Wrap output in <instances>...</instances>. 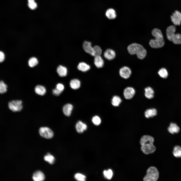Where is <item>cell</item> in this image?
<instances>
[{
    "mask_svg": "<svg viewBox=\"0 0 181 181\" xmlns=\"http://www.w3.org/2000/svg\"><path fill=\"white\" fill-rule=\"evenodd\" d=\"M44 159L51 164H53L55 160L54 157L49 153H48L47 155L44 156Z\"/></svg>",
    "mask_w": 181,
    "mask_h": 181,
    "instance_id": "f546056e",
    "label": "cell"
},
{
    "mask_svg": "<svg viewBox=\"0 0 181 181\" xmlns=\"http://www.w3.org/2000/svg\"><path fill=\"white\" fill-rule=\"evenodd\" d=\"M86 125L81 121H78L76 123L75 128L77 131L79 133H82L87 128Z\"/></svg>",
    "mask_w": 181,
    "mask_h": 181,
    "instance_id": "7c38bea8",
    "label": "cell"
},
{
    "mask_svg": "<svg viewBox=\"0 0 181 181\" xmlns=\"http://www.w3.org/2000/svg\"><path fill=\"white\" fill-rule=\"evenodd\" d=\"M122 101L120 97L117 96H114L112 99L111 103L114 106H118Z\"/></svg>",
    "mask_w": 181,
    "mask_h": 181,
    "instance_id": "d4e9b609",
    "label": "cell"
},
{
    "mask_svg": "<svg viewBox=\"0 0 181 181\" xmlns=\"http://www.w3.org/2000/svg\"><path fill=\"white\" fill-rule=\"evenodd\" d=\"M104 55L106 59L109 60H111L115 58L116 54L113 50L111 49H108L104 52Z\"/></svg>",
    "mask_w": 181,
    "mask_h": 181,
    "instance_id": "4fadbf2b",
    "label": "cell"
},
{
    "mask_svg": "<svg viewBox=\"0 0 181 181\" xmlns=\"http://www.w3.org/2000/svg\"><path fill=\"white\" fill-rule=\"evenodd\" d=\"M5 59V55L1 51L0 52V62H3Z\"/></svg>",
    "mask_w": 181,
    "mask_h": 181,
    "instance_id": "60d3db41",
    "label": "cell"
},
{
    "mask_svg": "<svg viewBox=\"0 0 181 181\" xmlns=\"http://www.w3.org/2000/svg\"><path fill=\"white\" fill-rule=\"evenodd\" d=\"M7 86L2 81L0 82V93L3 94L5 93L7 91Z\"/></svg>",
    "mask_w": 181,
    "mask_h": 181,
    "instance_id": "8d00e7d4",
    "label": "cell"
},
{
    "mask_svg": "<svg viewBox=\"0 0 181 181\" xmlns=\"http://www.w3.org/2000/svg\"><path fill=\"white\" fill-rule=\"evenodd\" d=\"M73 106L70 104H67L63 107V111L65 115L69 116L71 115L73 109Z\"/></svg>",
    "mask_w": 181,
    "mask_h": 181,
    "instance_id": "9a60e30c",
    "label": "cell"
},
{
    "mask_svg": "<svg viewBox=\"0 0 181 181\" xmlns=\"http://www.w3.org/2000/svg\"><path fill=\"white\" fill-rule=\"evenodd\" d=\"M131 71L128 67L124 66L121 68L119 70V73L120 76L124 79H127L130 76L131 74Z\"/></svg>",
    "mask_w": 181,
    "mask_h": 181,
    "instance_id": "ba28073f",
    "label": "cell"
},
{
    "mask_svg": "<svg viewBox=\"0 0 181 181\" xmlns=\"http://www.w3.org/2000/svg\"><path fill=\"white\" fill-rule=\"evenodd\" d=\"M157 110L155 108H152L147 110L145 112V116L147 118L152 117L157 114Z\"/></svg>",
    "mask_w": 181,
    "mask_h": 181,
    "instance_id": "ac0fdd59",
    "label": "cell"
},
{
    "mask_svg": "<svg viewBox=\"0 0 181 181\" xmlns=\"http://www.w3.org/2000/svg\"><path fill=\"white\" fill-rule=\"evenodd\" d=\"M172 41L174 44H181V34L179 33L175 34Z\"/></svg>",
    "mask_w": 181,
    "mask_h": 181,
    "instance_id": "f1b7e54d",
    "label": "cell"
},
{
    "mask_svg": "<svg viewBox=\"0 0 181 181\" xmlns=\"http://www.w3.org/2000/svg\"><path fill=\"white\" fill-rule=\"evenodd\" d=\"M83 47L85 52L92 56H95L94 49L93 47L92 46L90 42L86 41H85L83 44Z\"/></svg>",
    "mask_w": 181,
    "mask_h": 181,
    "instance_id": "9c48e42d",
    "label": "cell"
},
{
    "mask_svg": "<svg viewBox=\"0 0 181 181\" xmlns=\"http://www.w3.org/2000/svg\"><path fill=\"white\" fill-rule=\"evenodd\" d=\"M28 7L31 9L34 10L37 8V4L34 2V0H28Z\"/></svg>",
    "mask_w": 181,
    "mask_h": 181,
    "instance_id": "d590c367",
    "label": "cell"
},
{
    "mask_svg": "<svg viewBox=\"0 0 181 181\" xmlns=\"http://www.w3.org/2000/svg\"><path fill=\"white\" fill-rule=\"evenodd\" d=\"M22 103L21 100H12L9 102L8 107L13 112L19 111L22 108Z\"/></svg>",
    "mask_w": 181,
    "mask_h": 181,
    "instance_id": "3957f363",
    "label": "cell"
},
{
    "mask_svg": "<svg viewBox=\"0 0 181 181\" xmlns=\"http://www.w3.org/2000/svg\"><path fill=\"white\" fill-rule=\"evenodd\" d=\"M154 141L153 137L149 135H144L141 137L140 141L141 149L144 153L148 154L155 151L156 148L153 144Z\"/></svg>",
    "mask_w": 181,
    "mask_h": 181,
    "instance_id": "6da1fadb",
    "label": "cell"
},
{
    "mask_svg": "<svg viewBox=\"0 0 181 181\" xmlns=\"http://www.w3.org/2000/svg\"><path fill=\"white\" fill-rule=\"evenodd\" d=\"M39 132L41 136L47 139L52 138L54 135L52 131L47 127H40L39 129Z\"/></svg>",
    "mask_w": 181,
    "mask_h": 181,
    "instance_id": "277c9868",
    "label": "cell"
},
{
    "mask_svg": "<svg viewBox=\"0 0 181 181\" xmlns=\"http://www.w3.org/2000/svg\"><path fill=\"white\" fill-rule=\"evenodd\" d=\"M94 64L98 68L102 67L104 64V61L100 56L95 57Z\"/></svg>",
    "mask_w": 181,
    "mask_h": 181,
    "instance_id": "d6986e66",
    "label": "cell"
},
{
    "mask_svg": "<svg viewBox=\"0 0 181 181\" xmlns=\"http://www.w3.org/2000/svg\"><path fill=\"white\" fill-rule=\"evenodd\" d=\"M35 91L38 95L41 96L44 95L46 92L45 87L42 85H37L35 88Z\"/></svg>",
    "mask_w": 181,
    "mask_h": 181,
    "instance_id": "44dd1931",
    "label": "cell"
},
{
    "mask_svg": "<svg viewBox=\"0 0 181 181\" xmlns=\"http://www.w3.org/2000/svg\"><path fill=\"white\" fill-rule=\"evenodd\" d=\"M152 33L155 38H163L161 31L158 29L155 28L152 31Z\"/></svg>",
    "mask_w": 181,
    "mask_h": 181,
    "instance_id": "484cf974",
    "label": "cell"
},
{
    "mask_svg": "<svg viewBox=\"0 0 181 181\" xmlns=\"http://www.w3.org/2000/svg\"><path fill=\"white\" fill-rule=\"evenodd\" d=\"M147 51L144 48L136 54L138 58L140 59H143L146 56Z\"/></svg>",
    "mask_w": 181,
    "mask_h": 181,
    "instance_id": "4dcf8cb0",
    "label": "cell"
},
{
    "mask_svg": "<svg viewBox=\"0 0 181 181\" xmlns=\"http://www.w3.org/2000/svg\"><path fill=\"white\" fill-rule=\"evenodd\" d=\"M32 178L35 181H41L44 179L45 177L44 174L40 171H37L34 172Z\"/></svg>",
    "mask_w": 181,
    "mask_h": 181,
    "instance_id": "5bb4252c",
    "label": "cell"
},
{
    "mask_svg": "<svg viewBox=\"0 0 181 181\" xmlns=\"http://www.w3.org/2000/svg\"><path fill=\"white\" fill-rule=\"evenodd\" d=\"M62 93V92L60 91L56 88L53 90V94L56 96H59Z\"/></svg>",
    "mask_w": 181,
    "mask_h": 181,
    "instance_id": "ab89813d",
    "label": "cell"
},
{
    "mask_svg": "<svg viewBox=\"0 0 181 181\" xmlns=\"http://www.w3.org/2000/svg\"><path fill=\"white\" fill-rule=\"evenodd\" d=\"M57 71L60 77L65 76L67 74V69L63 66L59 65L57 68Z\"/></svg>",
    "mask_w": 181,
    "mask_h": 181,
    "instance_id": "e0dca14e",
    "label": "cell"
},
{
    "mask_svg": "<svg viewBox=\"0 0 181 181\" xmlns=\"http://www.w3.org/2000/svg\"><path fill=\"white\" fill-rule=\"evenodd\" d=\"M144 48L143 46L140 44L133 43L129 45L127 48L128 52L131 55L137 54Z\"/></svg>",
    "mask_w": 181,
    "mask_h": 181,
    "instance_id": "5b68a950",
    "label": "cell"
},
{
    "mask_svg": "<svg viewBox=\"0 0 181 181\" xmlns=\"http://www.w3.org/2000/svg\"><path fill=\"white\" fill-rule=\"evenodd\" d=\"M159 177V173L157 168L151 166L147 170V174L143 178L144 181H156Z\"/></svg>",
    "mask_w": 181,
    "mask_h": 181,
    "instance_id": "7a4b0ae2",
    "label": "cell"
},
{
    "mask_svg": "<svg viewBox=\"0 0 181 181\" xmlns=\"http://www.w3.org/2000/svg\"><path fill=\"white\" fill-rule=\"evenodd\" d=\"M81 83L80 81L77 79H73L71 80L70 82L71 87L74 89L79 88L80 86Z\"/></svg>",
    "mask_w": 181,
    "mask_h": 181,
    "instance_id": "603a6c76",
    "label": "cell"
},
{
    "mask_svg": "<svg viewBox=\"0 0 181 181\" xmlns=\"http://www.w3.org/2000/svg\"><path fill=\"white\" fill-rule=\"evenodd\" d=\"M171 20L174 25H179L181 24V13L175 11L171 16Z\"/></svg>",
    "mask_w": 181,
    "mask_h": 181,
    "instance_id": "52a82bcc",
    "label": "cell"
},
{
    "mask_svg": "<svg viewBox=\"0 0 181 181\" xmlns=\"http://www.w3.org/2000/svg\"><path fill=\"white\" fill-rule=\"evenodd\" d=\"M176 28L173 25H170L168 26L166 30V34L168 39L170 41L172 39L175 34Z\"/></svg>",
    "mask_w": 181,
    "mask_h": 181,
    "instance_id": "8fae6325",
    "label": "cell"
},
{
    "mask_svg": "<svg viewBox=\"0 0 181 181\" xmlns=\"http://www.w3.org/2000/svg\"><path fill=\"white\" fill-rule=\"evenodd\" d=\"M168 130L169 133L173 134L178 132L180 130V128L176 124L171 123L168 127Z\"/></svg>",
    "mask_w": 181,
    "mask_h": 181,
    "instance_id": "2e32d148",
    "label": "cell"
},
{
    "mask_svg": "<svg viewBox=\"0 0 181 181\" xmlns=\"http://www.w3.org/2000/svg\"><path fill=\"white\" fill-rule=\"evenodd\" d=\"M90 68L89 65L84 62L80 63L77 66V68L79 70L84 72L88 70Z\"/></svg>",
    "mask_w": 181,
    "mask_h": 181,
    "instance_id": "cb8c5ba5",
    "label": "cell"
},
{
    "mask_svg": "<svg viewBox=\"0 0 181 181\" xmlns=\"http://www.w3.org/2000/svg\"><path fill=\"white\" fill-rule=\"evenodd\" d=\"M28 65L29 67H32L36 65L38 63V61L36 58L31 57L30 58L28 61Z\"/></svg>",
    "mask_w": 181,
    "mask_h": 181,
    "instance_id": "d6a6232c",
    "label": "cell"
},
{
    "mask_svg": "<svg viewBox=\"0 0 181 181\" xmlns=\"http://www.w3.org/2000/svg\"><path fill=\"white\" fill-rule=\"evenodd\" d=\"M93 48L95 53L94 57L100 56L102 52V50L101 48L99 46H95L93 47Z\"/></svg>",
    "mask_w": 181,
    "mask_h": 181,
    "instance_id": "74e56055",
    "label": "cell"
},
{
    "mask_svg": "<svg viewBox=\"0 0 181 181\" xmlns=\"http://www.w3.org/2000/svg\"><path fill=\"white\" fill-rule=\"evenodd\" d=\"M74 177L77 180L79 181H85L86 178L85 175L79 173H76Z\"/></svg>",
    "mask_w": 181,
    "mask_h": 181,
    "instance_id": "836d02e7",
    "label": "cell"
},
{
    "mask_svg": "<svg viewBox=\"0 0 181 181\" xmlns=\"http://www.w3.org/2000/svg\"><path fill=\"white\" fill-rule=\"evenodd\" d=\"M106 17L110 19H115L116 17L115 11L113 9L109 8L107 10L105 13Z\"/></svg>",
    "mask_w": 181,
    "mask_h": 181,
    "instance_id": "ffe728a7",
    "label": "cell"
},
{
    "mask_svg": "<svg viewBox=\"0 0 181 181\" xmlns=\"http://www.w3.org/2000/svg\"><path fill=\"white\" fill-rule=\"evenodd\" d=\"M145 96L149 99L152 98L154 97V92L153 89L150 87H148L145 89Z\"/></svg>",
    "mask_w": 181,
    "mask_h": 181,
    "instance_id": "7402d4cb",
    "label": "cell"
},
{
    "mask_svg": "<svg viewBox=\"0 0 181 181\" xmlns=\"http://www.w3.org/2000/svg\"><path fill=\"white\" fill-rule=\"evenodd\" d=\"M56 88L62 92L64 89V86L62 84L59 83L56 85Z\"/></svg>",
    "mask_w": 181,
    "mask_h": 181,
    "instance_id": "f35d334b",
    "label": "cell"
},
{
    "mask_svg": "<svg viewBox=\"0 0 181 181\" xmlns=\"http://www.w3.org/2000/svg\"><path fill=\"white\" fill-rule=\"evenodd\" d=\"M150 46L153 48H158L163 47L164 44L163 38H155L150 40L149 42Z\"/></svg>",
    "mask_w": 181,
    "mask_h": 181,
    "instance_id": "8992f818",
    "label": "cell"
},
{
    "mask_svg": "<svg viewBox=\"0 0 181 181\" xmlns=\"http://www.w3.org/2000/svg\"><path fill=\"white\" fill-rule=\"evenodd\" d=\"M159 76L162 78H165L167 77L168 73L166 69L164 68H162L160 69L158 72Z\"/></svg>",
    "mask_w": 181,
    "mask_h": 181,
    "instance_id": "83f0119b",
    "label": "cell"
},
{
    "mask_svg": "<svg viewBox=\"0 0 181 181\" xmlns=\"http://www.w3.org/2000/svg\"><path fill=\"white\" fill-rule=\"evenodd\" d=\"M92 121L94 125H99L101 123V120L99 116L96 115L93 117L92 119Z\"/></svg>",
    "mask_w": 181,
    "mask_h": 181,
    "instance_id": "e575fe53",
    "label": "cell"
},
{
    "mask_svg": "<svg viewBox=\"0 0 181 181\" xmlns=\"http://www.w3.org/2000/svg\"><path fill=\"white\" fill-rule=\"evenodd\" d=\"M135 93V90L133 87H128L124 89L123 92V95L126 99H130L133 97Z\"/></svg>",
    "mask_w": 181,
    "mask_h": 181,
    "instance_id": "30bf717a",
    "label": "cell"
},
{
    "mask_svg": "<svg viewBox=\"0 0 181 181\" xmlns=\"http://www.w3.org/2000/svg\"><path fill=\"white\" fill-rule=\"evenodd\" d=\"M173 153L175 157H181V147L179 146H176L174 148Z\"/></svg>",
    "mask_w": 181,
    "mask_h": 181,
    "instance_id": "4316f807",
    "label": "cell"
},
{
    "mask_svg": "<svg viewBox=\"0 0 181 181\" xmlns=\"http://www.w3.org/2000/svg\"><path fill=\"white\" fill-rule=\"evenodd\" d=\"M104 177L108 179H110L112 177L113 172L112 170L110 169L108 170H105L103 172Z\"/></svg>",
    "mask_w": 181,
    "mask_h": 181,
    "instance_id": "1f68e13d",
    "label": "cell"
}]
</instances>
